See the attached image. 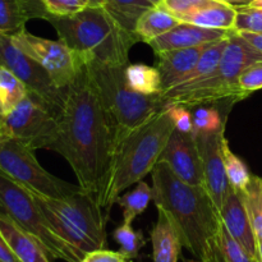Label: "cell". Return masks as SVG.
<instances>
[{
    "label": "cell",
    "instance_id": "44",
    "mask_svg": "<svg viewBox=\"0 0 262 262\" xmlns=\"http://www.w3.org/2000/svg\"><path fill=\"white\" fill-rule=\"evenodd\" d=\"M250 7H253V8H261L262 9V0H252V2L250 3Z\"/></svg>",
    "mask_w": 262,
    "mask_h": 262
},
{
    "label": "cell",
    "instance_id": "19",
    "mask_svg": "<svg viewBox=\"0 0 262 262\" xmlns=\"http://www.w3.org/2000/svg\"><path fill=\"white\" fill-rule=\"evenodd\" d=\"M158 222L151 230L154 262H178L183 247L178 229L164 210L158 209Z\"/></svg>",
    "mask_w": 262,
    "mask_h": 262
},
{
    "label": "cell",
    "instance_id": "50",
    "mask_svg": "<svg viewBox=\"0 0 262 262\" xmlns=\"http://www.w3.org/2000/svg\"><path fill=\"white\" fill-rule=\"evenodd\" d=\"M124 262H125V261H124Z\"/></svg>",
    "mask_w": 262,
    "mask_h": 262
},
{
    "label": "cell",
    "instance_id": "49",
    "mask_svg": "<svg viewBox=\"0 0 262 262\" xmlns=\"http://www.w3.org/2000/svg\"><path fill=\"white\" fill-rule=\"evenodd\" d=\"M0 135H2V133H0Z\"/></svg>",
    "mask_w": 262,
    "mask_h": 262
},
{
    "label": "cell",
    "instance_id": "43",
    "mask_svg": "<svg viewBox=\"0 0 262 262\" xmlns=\"http://www.w3.org/2000/svg\"><path fill=\"white\" fill-rule=\"evenodd\" d=\"M257 262H262V239H257Z\"/></svg>",
    "mask_w": 262,
    "mask_h": 262
},
{
    "label": "cell",
    "instance_id": "2",
    "mask_svg": "<svg viewBox=\"0 0 262 262\" xmlns=\"http://www.w3.org/2000/svg\"><path fill=\"white\" fill-rule=\"evenodd\" d=\"M151 177L152 201L171 217L182 246L200 262H220L223 220L205 187L181 181L163 161Z\"/></svg>",
    "mask_w": 262,
    "mask_h": 262
},
{
    "label": "cell",
    "instance_id": "35",
    "mask_svg": "<svg viewBox=\"0 0 262 262\" xmlns=\"http://www.w3.org/2000/svg\"><path fill=\"white\" fill-rule=\"evenodd\" d=\"M238 84L247 97L253 92L262 90V59L248 66L241 73Z\"/></svg>",
    "mask_w": 262,
    "mask_h": 262
},
{
    "label": "cell",
    "instance_id": "37",
    "mask_svg": "<svg viewBox=\"0 0 262 262\" xmlns=\"http://www.w3.org/2000/svg\"><path fill=\"white\" fill-rule=\"evenodd\" d=\"M171 120H173L174 129L183 133H192L193 130V115L191 107L181 104H174L166 106Z\"/></svg>",
    "mask_w": 262,
    "mask_h": 262
},
{
    "label": "cell",
    "instance_id": "7",
    "mask_svg": "<svg viewBox=\"0 0 262 262\" xmlns=\"http://www.w3.org/2000/svg\"><path fill=\"white\" fill-rule=\"evenodd\" d=\"M33 197L55 232L82 256L105 248L107 215L92 194L81 191L66 199Z\"/></svg>",
    "mask_w": 262,
    "mask_h": 262
},
{
    "label": "cell",
    "instance_id": "22",
    "mask_svg": "<svg viewBox=\"0 0 262 262\" xmlns=\"http://www.w3.org/2000/svg\"><path fill=\"white\" fill-rule=\"evenodd\" d=\"M127 83L133 91L143 95H160L163 92L160 72L156 67L137 63L125 67Z\"/></svg>",
    "mask_w": 262,
    "mask_h": 262
},
{
    "label": "cell",
    "instance_id": "15",
    "mask_svg": "<svg viewBox=\"0 0 262 262\" xmlns=\"http://www.w3.org/2000/svg\"><path fill=\"white\" fill-rule=\"evenodd\" d=\"M220 216L229 234L257 261V238L239 191L229 187L220 210Z\"/></svg>",
    "mask_w": 262,
    "mask_h": 262
},
{
    "label": "cell",
    "instance_id": "45",
    "mask_svg": "<svg viewBox=\"0 0 262 262\" xmlns=\"http://www.w3.org/2000/svg\"><path fill=\"white\" fill-rule=\"evenodd\" d=\"M92 5H104V0H89Z\"/></svg>",
    "mask_w": 262,
    "mask_h": 262
},
{
    "label": "cell",
    "instance_id": "17",
    "mask_svg": "<svg viewBox=\"0 0 262 262\" xmlns=\"http://www.w3.org/2000/svg\"><path fill=\"white\" fill-rule=\"evenodd\" d=\"M207 45L156 53L155 67L160 72L163 92L177 86L194 68Z\"/></svg>",
    "mask_w": 262,
    "mask_h": 262
},
{
    "label": "cell",
    "instance_id": "27",
    "mask_svg": "<svg viewBox=\"0 0 262 262\" xmlns=\"http://www.w3.org/2000/svg\"><path fill=\"white\" fill-rule=\"evenodd\" d=\"M104 3L105 8L133 32L138 17L148 8L154 7L148 0H104Z\"/></svg>",
    "mask_w": 262,
    "mask_h": 262
},
{
    "label": "cell",
    "instance_id": "13",
    "mask_svg": "<svg viewBox=\"0 0 262 262\" xmlns=\"http://www.w3.org/2000/svg\"><path fill=\"white\" fill-rule=\"evenodd\" d=\"M193 136L196 137L200 156H201L204 187L220 212L225 194L230 187L225 171L224 152H223L225 125L219 130L199 133Z\"/></svg>",
    "mask_w": 262,
    "mask_h": 262
},
{
    "label": "cell",
    "instance_id": "26",
    "mask_svg": "<svg viewBox=\"0 0 262 262\" xmlns=\"http://www.w3.org/2000/svg\"><path fill=\"white\" fill-rule=\"evenodd\" d=\"M30 19L22 0H0V33L13 35L19 32Z\"/></svg>",
    "mask_w": 262,
    "mask_h": 262
},
{
    "label": "cell",
    "instance_id": "29",
    "mask_svg": "<svg viewBox=\"0 0 262 262\" xmlns=\"http://www.w3.org/2000/svg\"><path fill=\"white\" fill-rule=\"evenodd\" d=\"M223 152H224V165L229 186L237 191L243 192L252 177L250 169L239 156L232 152L227 138H224V142H223Z\"/></svg>",
    "mask_w": 262,
    "mask_h": 262
},
{
    "label": "cell",
    "instance_id": "1",
    "mask_svg": "<svg viewBox=\"0 0 262 262\" xmlns=\"http://www.w3.org/2000/svg\"><path fill=\"white\" fill-rule=\"evenodd\" d=\"M58 135L49 150L63 156L78 184L96 200L104 191L117 145V129L84 64L67 89Z\"/></svg>",
    "mask_w": 262,
    "mask_h": 262
},
{
    "label": "cell",
    "instance_id": "23",
    "mask_svg": "<svg viewBox=\"0 0 262 262\" xmlns=\"http://www.w3.org/2000/svg\"><path fill=\"white\" fill-rule=\"evenodd\" d=\"M151 200H154L152 188L143 181L138 182L132 191L120 194L117 204L123 210V222L132 224L136 217L146 211Z\"/></svg>",
    "mask_w": 262,
    "mask_h": 262
},
{
    "label": "cell",
    "instance_id": "10",
    "mask_svg": "<svg viewBox=\"0 0 262 262\" xmlns=\"http://www.w3.org/2000/svg\"><path fill=\"white\" fill-rule=\"evenodd\" d=\"M58 117L50 107L28 92L3 119L2 135L20 141L33 150H49L58 135Z\"/></svg>",
    "mask_w": 262,
    "mask_h": 262
},
{
    "label": "cell",
    "instance_id": "14",
    "mask_svg": "<svg viewBox=\"0 0 262 262\" xmlns=\"http://www.w3.org/2000/svg\"><path fill=\"white\" fill-rule=\"evenodd\" d=\"M159 161L165 163L181 181L204 187L201 156L193 133L174 129Z\"/></svg>",
    "mask_w": 262,
    "mask_h": 262
},
{
    "label": "cell",
    "instance_id": "20",
    "mask_svg": "<svg viewBox=\"0 0 262 262\" xmlns=\"http://www.w3.org/2000/svg\"><path fill=\"white\" fill-rule=\"evenodd\" d=\"M237 18L235 5L225 3L223 0H215L194 12L182 18V22L191 23L210 30L233 31Z\"/></svg>",
    "mask_w": 262,
    "mask_h": 262
},
{
    "label": "cell",
    "instance_id": "39",
    "mask_svg": "<svg viewBox=\"0 0 262 262\" xmlns=\"http://www.w3.org/2000/svg\"><path fill=\"white\" fill-rule=\"evenodd\" d=\"M22 2L25 3L26 8H27L31 19L40 18V19L46 20V18L49 17L48 12H46L45 7L41 3V0H22Z\"/></svg>",
    "mask_w": 262,
    "mask_h": 262
},
{
    "label": "cell",
    "instance_id": "12",
    "mask_svg": "<svg viewBox=\"0 0 262 262\" xmlns=\"http://www.w3.org/2000/svg\"><path fill=\"white\" fill-rule=\"evenodd\" d=\"M0 66L13 72L26 84L28 92L42 100L56 117L60 115L67 89H59L48 72L35 59L18 49L13 43L12 36L7 33H0Z\"/></svg>",
    "mask_w": 262,
    "mask_h": 262
},
{
    "label": "cell",
    "instance_id": "21",
    "mask_svg": "<svg viewBox=\"0 0 262 262\" xmlns=\"http://www.w3.org/2000/svg\"><path fill=\"white\" fill-rule=\"evenodd\" d=\"M181 20L159 5L148 8L138 17L135 26V33L140 41L150 42L154 38L164 35L178 26Z\"/></svg>",
    "mask_w": 262,
    "mask_h": 262
},
{
    "label": "cell",
    "instance_id": "25",
    "mask_svg": "<svg viewBox=\"0 0 262 262\" xmlns=\"http://www.w3.org/2000/svg\"><path fill=\"white\" fill-rule=\"evenodd\" d=\"M28 95L26 84L5 67L0 66V112L7 117Z\"/></svg>",
    "mask_w": 262,
    "mask_h": 262
},
{
    "label": "cell",
    "instance_id": "38",
    "mask_svg": "<svg viewBox=\"0 0 262 262\" xmlns=\"http://www.w3.org/2000/svg\"><path fill=\"white\" fill-rule=\"evenodd\" d=\"M125 258L122 253L118 251H109L101 248V250H95L83 256L81 262H124Z\"/></svg>",
    "mask_w": 262,
    "mask_h": 262
},
{
    "label": "cell",
    "instance_id": "47",
    "mask_svg": "<svg viewBox=\"0 0 262 262\" xmlns=\"http://www.w3.org/2000/svg\"><path fill=\"white\" fill-rule=\"evenodd\" d=\"M3 119H4V117H3L2 112H0V127H2V124H3Z\"/></svg>",
    "mask_w": 262,
    "mask_h": 262
},
{
    "label": "cell",
    "instance_id": "18",
    "mask_svg": "<svg viewBox=\"0 0 262 262\" xmlns=\"http://www.w3.org/2000/svg\"><path fill=\"white\" fill-rule=\"evenodd\" d=\"M0 233L20 262H50L48 252L37 239L18 227L8 215L0 211Z\"/></svg>",
    "mask_w": 262,
    "mask_h": 262
},
{
    "label": "cell",
    "instance_id": "4",
    "mask_svg": "<svg viewBox=\"0 0 262 262\" xmlns=\"http://www.w3.org/2000/svg\"><path fill=\"white\" fill-rule=\"evenodd\" d=\"M59 40L84 59L112 66H128L129 50L140 42L133 31L118 20L105 5H89L67 17L46 18Z\"/></svg>",
    "mask_w": 262,
    "mask_h": 262
},
{
    "label": "cell",
    "instance_id": "46",
    "mask_svg": "<svg viewBox=\"0 0 262 262\" xmlns=\"http://www.w3.org/2000/svg\"><path fill=\"white\" fill-rule=\"evenodd\" d=\"M148 2H150L151 4H154V5H159L161 2H163V0H148Z\"/></svg>",
    "mask_w": 262,
    "mask_h": 262
},
{
    "label": "cell",
    "instance_id": "32",
    "mask_svg": "<svg viewBox=\"0 0 262 262\" xmlns=\"http://www.w3.org/2000/svg\"><path fill=\"white\" fill-rule=\"evenodd\" d=\"M220 262H257L229 234L224 224L220 241Z\"/></svg>",
    "mask_w": 262,
    "mask_h": 262
},
{
    "label": "cell",
    "instance_id": "8",
    "mask_svg": "<svg viewBox=\"0 0 262 262\" xmlns=\"http://www.w3.org/2000/svg\"><path fill=\"white\" fill-rule=\"evenodd\" d=\"M0 211L37 239L51 258L66 262H81L83 258L51 227L33 194L3 174H0Z\"/></svg>",
    "mask_w": 262,
    "mask_h": 262
},
{
    "label": "cell",
    "instance_id": "6",
    "mask_svg": "<svg viewBox=\"0 0 262 262\" xmlns=\"http://www.w3.org/2000/svg\"><path fill=\"white\" fill-rule=\"evenodd\" d=\"M84 64L105 110L114 123L117 143L120 138L165 109L160 95L138 94L128 86L125 78L127 66H112L92 59H84Z\"/></svg>",
    "mask_w": 262,
    "mask_h": 262
},
{
    "label": "cell",
    "instance_id": "36",
    "mask_svg": "<svg viewBox=\"0 0 262 262\" xmlns=\"http://www.w3.org/2000/svg\"><path fill=\"white\" fill-rule=\"evenodd\" d=\"M211 2L215 0H163L159 7L165 9L182 22V18Z\"/></svg>",
    "mask_w": 262,
    "mask_h": 262
},
{
    "label": "cell",
    "instance_id": "3",
    "mask_svg": "<svg viewBox=\"0 0 262 262\" xmlns=\"http://www.w3.org/2000/svg\"><path fill=\"white\" fill-rule=\"evenodd\" d=\"M173 130V120L165 107L118 141L104 191L97 200L107 215L122 192L152 171Z\"/></svg>",
    "mask_w": 262,
    "mask_h": 262
},
{
    "label": "cell",
    "instance_id": "28",
    "mask_svg": "<svg viewBox=\"0 0 262 262\" xmlns=\"http://www.w3.org/2000/svg\"><path fill=\"white\" fill-rule=\"evenodd\" d=\"M241 193L243 196L256 238L262 239V178L257 176L251 177L248 186Z\"/></svg>",
    "mask_w": 262,
    "mask_h": 262
},
{
    "label": "cell",
    "instance_id": "9",
    "mask_svg": "<svg viewBox=\"0 0 262 262\" xmlns=\"http://www.w3.org/2000/svg\"><path fill=\"white\" fill-rule=\"evenodd\" d=\"M0 174L31 193L48 199H66L83 191L79 184L68 183L46 171L36 159L33 148L4 135H0Z\"/></svg>",
    "mask_w": 262,
    "mask_h": 262
},
{
    "label": "cell",
    "instance_id": "41",
    "mask_svg": "<svg viewBox=\"0 0 262 262\" xmlns=\"http://www.w3.org/2000/svg\"><path fill=\"white\" fill-rule=\"evenodd\" d=\"M248 43L253 46L257 51L262 54V33H251V32H238Z\"/></svg>",
    "mask_w": 262,
    "mask_h": 262
},
{
    "label": "cell",
    "instance_id": "30",
    "mask_svg": "<svg viewBox=\"0 0 262 262\" xmlns=\"http://www.w3.org/2000/svg\"><path fill=\"white\" fill-rule=\"evenodd\" d=\"M114 239L119 246V252L124 256L125 260H133L137 257L140 250L145 246L142 233L135 230L132 224L124 222L114 230Z\"/></svg>",
    "mask_w": 262,
    "mask_h": 262
},
{
    "label": "cell",
    "instance_id": "48",
    "mask_svg": "<svg viewBox=\"0 0 262 262\" xmlns=\"http://www.w3.org/2000/svg\"><path fill=\"white\" fill-rule=\"evenodd\" d=\"M0 262H3V261H0Z\"/></svg>",
    "mask_w": 262,
    "mask_h": 262
},
{
    "label": "cell",
    "instance_id": "34",
    "mask_svg": "<svg viewBox=\"0 0 262 262\" xmlns=\"http://www.w3.org/2000/svg\"><path fill=\"white\" fill-rule=\"evenodd\" d=\"M49 15L54 17H67L81 12L89 5V0H41Z\"/></svg>",
    "mask_w": 262,
    "mask_h": 262
},
{
    "label": "cell",
    "instance_id": "40",
    "mask_svg": "<svg viewBox=\"0 0 262 262\" xmlns=\"http://www.w3.org/2000/svg\"><path fill=\"white\" fill-rule=\"evenodd\" d=\"M0 261H3V262H20L17 258V256L14 255V252L12 251V248L9 247V245L7 243L5 238L3 237L2 233H0Z\"/></svg>",
    "mask_w": 262,
    "mask_h": 262
},
{
    "label": "cell",
    "instance_id": "5",
    "mask_svg": "<svg viewBox=\"0 0 262 262\" xmlns=\"http://www.w3.org/2000/svg\"><path fill=\"white\" fill-rule=\"evenodd\" d=\"M262 54L248 43L234 30L228 32L227 48L223 51L216 71L206 78L192 83L178 84L161 92L164 105L181 104L194 107L199 105L234 102L247 99L238 84L241 73L255 61L261 60Z\"/></svg>",
    "mask_w": 262,
    "mask_h": 262
},
{
    "label": "cell",
    "instance_id": "42",
    "mask_svg": "<svg viewBox=\"0 0 262 262\" xmlns=\"http://www.w3.org/2000/svg\"><path fill=\"white\" fill-rule=\"evenodd\" d=\"M223 2L229 3V4L235 5V7H237V5H248L252 0H223Z\"/></svg>",
    "mask_w": 262,
    "mask_h": 262
},
{
    "label": "cell",
    "instance_id": "33",
    "mask_svg": "<svg viewBox=\"0 0 262 262\" xmlns=\"http://www.w3.org/2000/svg\"><path fill=\"white\" fill-rule=\"evenodd\" d=\"M235 32L262 33V9L250 5H237Z\"/></svg>",
    "mask_w": 262,
    "mask_h": 262
},
{
    "label": "cell",
    "instance_id": "11",
    "mask_svg": "<svg viewBox=\"0 0 262 262\" xmlns=\"http://www.w3.org/2000/svg\"><path fill=\"white\" fill-rule=\"evenodd\" d=\"M10 36L13 43L35 59L48 72L59 89H68L69 84L76 79L83 64V58L63 41H54L32 35L26 31V28Z\"/></svg>",
    "mask_w": 262,
    "mask_h": 262
},
{
    "label": "cell",
    "instance_id": "24",
    "mask_svg": "<svg viewBox=\"0 0 262 262\" xmlns=\"http://www.w3.org/2000/svg\"><path fill=\"white\" fill-rule=\"evenodd\" d=\"M229 32V31H228ZM228 43V33L225 37L220 38V40L215 41V42L209 43V45L205 48V50L202 51L201 56H200L199 61L194 66V68L187 74L183 78V81L179 84H186V83H192V82L200 81L202 78H206L210 74L214 73L216 71L217 66L220 63V59H222L223 51L227 48ZM178 86V84H177ZM176 87V86H174Z\"/></svg>",
    "mask_w": 262,
    "mask_h": 262
},
{
    "label": "cell",
    "instance_id": "16",
    "mask_svg": "<svg viewBox=\"0 0 262 262\" xmlns=\"http://www.w3.org/2000/svg\"><path fill=\"white\" fill-rule=\"evenodd\" d=\"M228 31L210 30V28L200 27V26L191 25V23L181 22L170 31L154 38L147 43L156 54L166 50H178V49L209 45V43L225 37Z\"/></svg>",
    "mask_w": 262,
    "mask_h": 262
},
{
    "label": "cell",
    "instance_id": "31",
    "mask_svg": "<svg viewBox=\"0 0 262 262\" xmlns=\"http://www.w3.org/2000/svg\"><path fill=\"white\" fill-rule=\"evenodd\" d=\"M193 112V135H199V133H207L214 132V130H219L225 125V118L223 120L222 114L217 110L214 104H206V105H199V106L192 107Z\"/></svg>",
    "mask_w": 262,
    "mask_h": 262
}]
</instances>
